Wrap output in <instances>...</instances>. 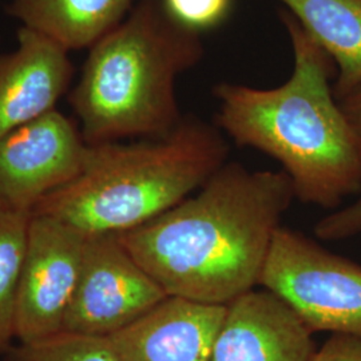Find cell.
Wrapping results in <instances>:
<instances>
[{
  "mask_svg": "<svg viewBox=\"0 0 361 361\" xmlns=\"http://www.w3.org/2000/svg\"><path fill=\"white\" fill-rule=\"evenodd\" d=\"M18 42L0 55V138L55 110L74 73L68 50L50 37L23 26Z\"/></svg>",
  "mask_w": 361,
  "mask_h": 361,
  "instance_id": "8fae6325",
  "label": "cell"
},
{
  "mask_svg": "<svg viewBox=\"0 0 361 361\" xmlns=\"http://www.w3.org/2000/svg\"><path fill=\"white\" fill-rule=\"evenodd\" d=\"M166 297L130 255L119 234L87 235L62 332L110 337Z\"/></svg>",
  "mask_w": 361,
  "mask_h": 361,
  "instance_id": "8992f818",
  "label": "cell"
},
{
  "mask_svg": "<svg viewBox=\"0 0 361 361\" xmlns=\"http://www.w3.org/2000/svg\"><path fill=\"white\" fill-rule=\"evenodd\" d=\"M201 34L180 25L162 0H140L90 47L70 95L87 145L153 140L183 119L176 82L204 58Z\"/></svg>",
  "mask_w": 361,
  "mask_h": 361,
  "instance_id": "3957f363",
  "label": "cell"
},
{
  "mask_svg": "<svg viewBox=\"0 0 361 361\" xmlns=\"http://www.w3.org/2000/svg\"><path fill=\"white\" fill-rule=\"evenodd\" d=\"M18 361H122L109 337L61 332L13 350Z\"/></svg>",
  "mask_w": 361,
  "mask_h": 361,
  "instance_id": "9a60e30c",
  "label": "cell"
},
{
  "mask_svg": "<svg viewBox=\"0 0 361 361\" xmlns=\"http://www.w3.org/2000/svg\"><path fill=\"white\" fill-rule=\"evenodd\" d=\"M87 153L80 129L52 110L0 138V200L32 213L74 180Z\"/></svg>",
  "mask_w": 361,
  "mask_h": 361,
  "instance_id": "ba28073f",
  "label": "cell"
},
{
  "mask_svg": "<svg viewBox=\"0 0 361 361\" xmlns=\"http://www.w3.org/2000/svg\"><path fill=\"white\" fill-rule=\"evenodd\" d=\"M293 73L274 89L222 82L216 126L234 142L271 155L292 180L297 200L334 209L361 192V143L336 99L334 61L286 10Z\"/></svg>",
  "mask_w": 361,
  "mask_h": 361,
  "instance_id": "7a4b0ae2",
  "label": "cell"
},
{
  "mask_svg": "<svg viewBox=\"0 0 361 361\" xmlns=\"http://www.w3.org/2000/svg\"><path fill=\"white\" fill-rule=\"evenodd\" d=\"M228 154L221 130L193 116L161 138L87 145L80 173L44 197L32 214L83 235L129 232L195 193Z\"/></svg>",
  "mask_w": 361,
  "mask_h": 361,
  "instance_id": "277c9868",
  "label": "cell"
},
{
  "mask_svg": "<svg viewBox=\"0 0 361 361\" xmlns=\"http://www.w3.org/2000/svg\"><path fill=\"white\" fill-rule=\"evenodd\" d=\"M338 68L341 99L361 86V0H280Z\"/></svg>",
  "mask_w": 361,
  "mask_h": 361,
  "instance_id": "4fadbf2b",
  "label": "cell"
},
{
  "mask_svg": "<svg viewBox=\"0 0 361 361\" xmlns=\"http://www.w3.org/2000/svg\"><path fill=\"white\" fill-rule=\"evenodd\" d=\"M316 350L296 312L261 288L228 305L210 361H312Z\"/></svg>",
  "mask_w": 361,
  "mask_h": 361,
  "instance_id": "9c48e42d",
  "label": "cell"
},
{
  "mask_svg": "<svg viewBox=\"0 0 361 361\" xmlns=\"http://www.w3.org/2000/svg\"><path fill=\"white\" fill-rule=\"evenodd\" d=\"M86 237L65 222L32 214L15 301V338L20 344L63 331Z\"/></svg>",
  "mask_w": 361,
  "mask_h": 361,
  "instance_id": "52a82bcc",
  "label": "cell"
},
{
  "mask_svg": "<svg viewBox=\"0 0 361 361\" xmlns=\"http://www.w3.org/2000/svg\"><path fill=\"white\" fill-rule=\"evenodd\" d=\"M312 361H361V336L334 334Z\"/></svg>",
  "mask_w": 361,
  "mask_h": 361,
  "instance_id": "ac0fdd59",
  "label": "cell"
},
{
  "mask_svg": "<svg viewBox=\"0 0 361 361\" xmlns=\"http://www.w3.org/2000/svg\"><path fill=\"white\" fill-rule=\"evenodd\" d=\"M258 286L280 297L312 334L361 336V265L280 226Z\"/></svg>",
  "mask_w": 361,
  "mask_h": 361,
  "instance_id": "5b68a950",
  "label": "cell"
},
{
  "mask_svg": "<svg viewBox=\"0 0 361 361\" xmlns=\"http://www.w3.org/2000/svg\"><path fill=\"white\" fill-rule=\"evenodd\" d=\"M295 198L284 170L226 162L178 205L119 237L168 296L226 307L258 286Z\"/></svg>",
  "mask_w": 361,
  "mask_h": 361,
  "instance_id": "6da1fadb",
  "label": "cell"
},
{
  "mask_svg": "<svg viewBox=\"0 0 361 361\" xmlns=\"http://www.w3.org/2000/svg\"><path fill=\"white\" fill-rule=\"evenodd\" d=\"M32 213L0 200V353L15 338V301Z\"/></svg>",
  "mask_w": 361,
  "mask_h": 361,
  "instance_id": "5bb4252c",
  "label": "cell"
},
{
  "mask_svg": "<svg viewBox=\"0 0 361 361\" xmlns=\"http://www.w3.org/2000/svg\"><path fill=\"white\" fill-rule=\"evenodd\" d=\"M162 4L180 25L202 34L228 19L233 0H162Z\"/></svg>",
  "mask_w": 361,
  "mask_h": 361,
  "instance_id": "2e32d148",
  "label": "cell"
},
{
  "mask_svg": "<svg viewBox=\"0 0 361 361\" xmlns=\"http://www.w3.org/2000/svg\"><path fill=\"white\" fill-rule=\"evenodd\" d=\"M134 6L135 0H13L8 11L70 51L91 47Z\"/></svg>",
  "mask_w": 361,
  "mask_h": 361,
  "instance_id": "7c38bea8",
  "label": "cell"
},
{
  "mask_svg": "<svg viewBox=\"0 0 361 361\" xmlns=\"http://www.w3.org/2000/svg\"><path fill=\"white\" fill-rule=\"evenodd\" d=\"M356 131L361 143V86L337 101Z\"/></svg>",
  "mask_w": 361,
  "mask_h": 361,
  "instance_id": "d6986e66",
  "label": "cell"
},
{
  "mask_svg": "<svg viewBox=\"0 0 361 361\" xmlns=\"http://www.w3.org/2000/svg\"><path fill=\"white\" fill-rule=\"evenodd\" d=\"M226 310L168 296L109 338L122 361H210Z\"/></svg>",
  "mask_w": 361,
  "mask_h": 361,
  "instance_id": "30bf717a",
  "label": "cell"
},
{
  "mask_svg": "<svg viewBox=\"0 0 361 361\" xmlns=\"http://www.w3.org/2000/svg\"><path fill=\"white\" fill-rule=\"evenodd\" d=\"M314 234L323 241H341L361 234V195L348 207L320 219Z\"/></svg>",
  "mask_w": 361,
  "mask_h": 361,
  "instance_id": "e0dca14e",
  "label": "cell"
},
{
  "mask_svg": "<svg viewBox=\"0 0 361 361\" xmlns=\"http://www.w3.org/2000/svg\"><path fill=\"white\" fill-rule=\"evenodd\" d=\"M6 361H18L16 360V359H15V356H13V352H11V353H10V356H8V357H7V360Z\"/></svg>",
  "mask_w": 361,
  "mask_h": 361,
  "instance_id": "ffe728a7",
  "label": "cell"
}]
</instances>
